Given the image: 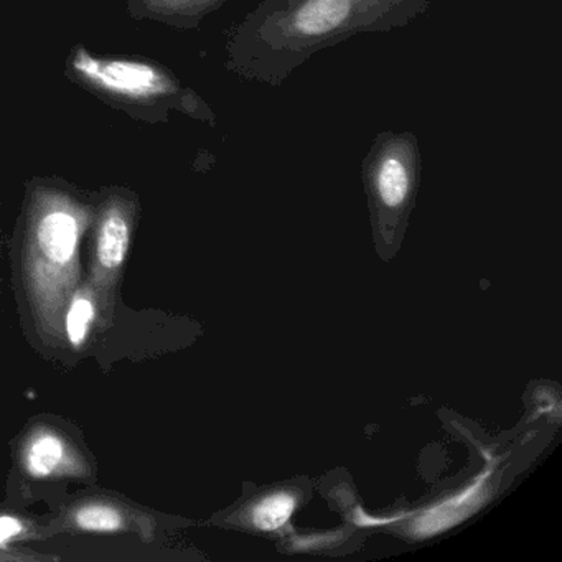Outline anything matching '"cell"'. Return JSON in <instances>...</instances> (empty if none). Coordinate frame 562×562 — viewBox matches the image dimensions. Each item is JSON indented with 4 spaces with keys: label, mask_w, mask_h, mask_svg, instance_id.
<instances>
[{
    "label": "cell",
    "mask_w": 562,
    "mask_h": 562,
    "mask_svg": "<svg viewBox=\"0 0 562 562\" xmlns=\"http://www.w3.org/2000/svg\"><path fill=\"white\" fill-rule=\"evenodd\" d=\"M429 0H265L239 29L243 74L279 85L322 48L360 32L404 27Z\"/></svg>",
    "instance_id": "cell-1"
},
{
    "label": "cell",
    "mask_w": 562,
    "mask_h": 562,
    "mask_svg": "<svg viewBox=\"0 0 562 562\" xmlns=\"http://www.w3.org/2000/svg\"><path fill=\"white\" fill-rule=\"evenodd\" d=\"M80 235V220L68 210H50L38 220L32 276L45 304L60 302L58 297L71 279Z\"/></svg>",
    "instance_id": "cell-2"
},
{
    "label": "cell",
    "mask_w": 562,
    "mask_h": 562,
    "mask_svg": "<svg viewBox=\"0 0 562 562\" xmlns=\"http://www.w3.org/2000/svg\"><path fill=\"white\" fill-rule=\"evenodd\" d=\"M74 67L81 77L114 94L130 98H149L170 90V80L150 65L134 61L98 60L85 50L74 58Z\"/></svg>",
    "instance_id": "cell-3"
},
{
    "label": "cell",
    "mask_w": 562,
    "mask_h": 562,
    "mask_svg": "<svg viewBox=\"0 0 562 562\" xmlns=\"http://www.w3.org/2000/svg\"><path fill=\"white\" fill-rule=\"evenodd\" d=\"M131 229L120 210H111L101 223L97 258L104 271H116L123 266L130 249Z\"/></svg>",
    "instance_id": "cell-4"
},
{
    "label": "cell",
    "mask_w": 562,
    "mask_h": 562,
    "mask_svg": "<svg viewBox=\"0 0 562 562\" xmlns=\"http://www.w3.org/2000/svg\"><path fill=\"white\" fill-rule=\"evenodd\" d=\"M64 440L52 432H41L29 443L25 467L32 476L45 479L54 475L67 459Z\"/></svg>",
    "instance_id": "cell-5"
},
{
    "label": "cell",
    "mask_w": 562,
    "mask_h": 562,
    "mask_svg": "<svg viewBox=\"0 0 562 562\" xmlns=\"http://www.w3.org/2000/svg\"><path fill=\"white\" fill-rule=\"evenodd\" d=\"M480 490H482V480L476 482L472 488L462 493V495L457 496V498L449 499V502L443 503V505L436 506L432 512L426 513V515L419 519L417 535H434V532L449 528L453 522L465 518V516L472 512L473 506L479 503L480 496H482L480 495Z\"/></svg>",
    "instance_id": "cell-6"
},
{
    "label": "cell",
    "mask_w": 562,
    "mask_h": 562,
    "mask_svg": "<svg viewBox=\"0 0 562 562\" xmlns=\"http://www.w3.org/2000/svg\"><path fill=\"white\" fill-rule=\"evenodd\" d=\"M94 317H97V307H94V302L91 301L90 295H75L70 307H68L67 321H65V328H67V337L71 347L80 348L87 341Z\"/></svg>",
    "instance_id": "cell-7"
},
{
    "label": "cell",
    "mask_w": 562,
    "mask_h": 562,
    "mask_svg": "<svg viewBox=\"0 0 562 562\" xmlns=\"http://www.w3.org/2000/svg\"><path fill=\"white\" fill-rule=\"evenodd\" d=\"M295 509V498L289 493H276L259 503L252 513L255 525L262 531H274L291 518Z\"/></svg>",
    "instance_id": "cell-8"
},
{
    "label": "cell",
    "mask_w": 562,
    "mask_h": 562,
    "mask_svg": "<svg viewBox=\"0 0 562 562\" xmlns=\"http://www.w3.org/2000/svg\"><path fill=\"white\" fill-rule=\"evenodd\" d=\"M75 525L83 531L114 532L123 528L124 519L113 506L88 505L75 513Z\"/></svg>",
    "instance_id": "cell-9"
},
{
    "label": "cell",
    "mask_w": 562,
    "mask_h": 562,
    "mask_svg": "<svg viewBox=\"0 0 562 562\" xmlns=\"http://www.w3.org/2000/svg\"><path fill=\"white\" fill-rule=\"evenodd\" d=\"M24 531V526L14 516H0V546Z\"/></svg>",
    "instance_id": "cell-10"
}]
</instances>
